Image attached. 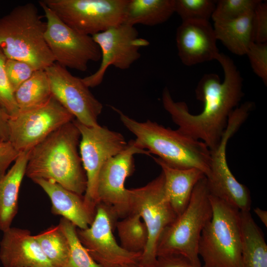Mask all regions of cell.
<instances>
[{
	"label": "cell",
	"instance_id": "13",
	"mask_svg": "<svg viewBox=\"0 0 267 267\" xmlns=\"http://www.w3.org/2000/svg\"><path fill=\"white\" fill-rule=\"evenodd\" d=\"M91 37L99 47L101 63L94 73L82 78L89 88L99 86L111 66L121 70L129 69L140 58V49L149 44L147 40L139 37L134 26L124 23Z\"/></svg>",
	"mask_w": 267,
	"mask_h": 267
},
{
	"label": "cell",
	"instance_id": "2",
	"mask_svg": "<svg viewBox=\"0 0 267 267\" xmlns=\"http://www.w3.org/2000/svg\"><path fill=\"white\" fill-rule=\"evenodd\" d=\"M73 120L29 151L25 175L32 180L53 181L82 195L87 188V177L78 152L81 134Z\"/></svg>",
	"mask_w": 267,
	"mask_h": 267
},
{
	"label": "cell",
	"instance_id": "37",
	"mask_svg": "<svg viewBox=\"0 0 267 267\" xmlns=\"http://www.w3.org/2000/svg\"><path fill=\"white\" fill-rule=\"evenodd\" d=\"M9 118L8 115L0 105V142L8 141V122Z\"/></svg>",
	"mask_w": 267,
	"mask_h": 267
},
{
	"label": "cell",
	"instance_id": "21",
	"mask_svg": "<svg viewBox=\"0 0 267 267\" xmlns=\"http://www.w3.org/2000/svg\"><path fill=\"white\" fill-rule=\"evenodd\" d=\"M29 151L20 153L14 164L0 176V229L4 231L11 226L18 210V196L25 175Z\"/></svg>",
	"mask_w": 267,
	"mask_h": 267
},
{
	"label": "cell",
	"instance_id": "18",
	"mask_svg": "<svg viewBox=\"0 0 267 267\" xmlns=\"http://www.w3.org/2000/svg\"><path fill=\"white\" fill-rule=\"evenodd\" d=\"M3 232L0 261L4 267H53L30 231L10 227Z\"/></svg>",
	"mask_w": 267,
	"mask_h": 267
},
{
	"label": "cell",
	"instance_id": "27",
	"mask_svg": "<svg viewBox=\"0 0 267 267\" xmlns=\"http://www.w3.org/2000/svg\"><path fill=\"white\" fill-rule=\"evenodd\" d=\"M120 240L121 246L126 250L142 253L148 239L146 225L140 216L130 213L115 224Z\"/></svg>",
	"mask_w": 267,
	"mask_h": 267
},
{
	"label": "cell",
	"instance_id": "12",
	"mask_svg": "<svg viewBox=\"0 0 267 267\" xmlns=\"http://www.w3.org/2000/svg\"><path fill=\"white\" fill-rule=\"evenodd\" d=\"M74 119L73 116L52 95L45 104L9 118L8 141L18 152L29 151Z\"/></svg>",
	"mask_w": 267,
	"mask_h": 267
},
{
	"label": "cell",
	"instance_id": "25",
	"mask_svg": "<svg viewBox=\"0 0 267 267\" xmlns=\"http://www.w3.org/2000/svg\"><path fill=\"white\" fill-rule=\"evenodd\" d=\"M50 84L45 70H36L14 91L19 112L40 107L51 98Z\"/></svg>",
	"mask_w": 267,
	"mask_h": 267
},
{
	"label": "cell",
	"instance_id": "32",
	"mask_svg": "<svg viewBox=\"0 0 267 267\" xmlns=\"http://www.w3.org/2000/svg\"><path fill=\"white\" fill-rule=\"evenodd\" d=\"M5 66L7 76L14 92L36 71L30 64L13 59L7 58Z\"/></svg>",
	"mask_w": 267,
	"mask_h": 267
},
{
	"label": "cell",
	"instance_id": "16",
	"mask_svg": "<svg viewBox=\"0 0 267 267\" xmlns=\"http://www.w3.org/2000/svg\"><path fill=\"white\" fill-rule=\"evenodd\" d=\"M114 217L101 203L97 205L88 228H77L78 238L89 253L103 267H114L138 259L142 253L128 251L119 245L112 232Z\"/></svg>",
	"mask_w": 267,
	"mask_h": 267
},
{
	"label": "cell",
	"instance_id": "7",
	"mask_svg": "<svg viewBox=\"0 0 267 267\" xmlns=\"http://www.w3.org/2000/svg\"><path fill=\"white\" fill-rule=\"evenodd\" d=\"M128 194L129 214H138L148 233L147 243L139 260L144 264L155 266L160 235L178 217L166 194L163 173L143 186L128 189Z\"/></svg>",
	"mask_w": 267,
	"mask_h": 267
},
{
	"label": "cell",
	"instance_id": "10",
	"mask_svg": "<svg viewBox=\"0 0 267 267\" xmlns=\"http://www.w3.org/2000/svg\"><path fill=\"white\" fill-rule=\"evenodd\" d=\"M64 23L92 36L123 22L129 0H42Z\"/></svg>",
	"mask_w": 267,
	"mask_h": 267
},
{
	"label": "cell",
	"instance_id": "11",
	"mask_svg": "<svg viewBox=\"0 0 267 267\" xmlns=\"http://www.w3.org/2000/svg\"><path fill=\"white\" fill-rule=\"evenodd\" d=\"M46 19V44L56 63L65 68L86 71L90 61L101 59L99 46L91 36L79 33L64 23L41 0Z\"/></svg>",
	"mask_w": 267,
	"mask_h": 267
},
{
	"label": "cell",
	"instance_id": "20",
	"mask_svg": "<svg viewBox=\"0 0 267 267\" xmlns=\"http://www.w3.org/2000/svg\"><path fill=\"white\" fill-rule=\"evenodd\" d=\"M153 159L162 169L166 195L178 216L187 206L194 186L205 175L196 168H176L158 158L153 157Z\"/></svg>",
	"mask_w": 267,
	"mask_h": 267
},
{
	"label": "cell",
	"instance_id": "4",
	"mask_svg": "<svg viewBox=\"0 0 267 267\" xmlns=\"http://www.w3.org/2000/svg\"><path fill=\"white\" fill-rule=\"evenodd\" d=\"M46 27L34 3L17 5L0 18V48L7 58L44 70L55 63L45 39Z\"/></svg>",
	"mask_w": 267,
	"mask_h": 267
},
{
	"label": "cell",
	"instance_id": "28",
	"mask_svg": "<svg viewBox=\"0 0 267 267\" xmlns=\"http://www.w3.org/2000/svg\"><path fill=\"white\" fill-rule=\"evenodd\" d=\"M59 225L66 235L70 245L67 267H103L94 260L81 243L75 225L63 218L60 219Z\"/></svg>",
	"mask_w": 267,
	"mask_h": 267
},
{
	"label": "cell",
	"instance_id": "26",
	"mask_svg": "<svg viewBox=\"0 0 267 267\" xmlns=\"http://www.w3.org/2000/svg\"><path fill=\"white\" fill-rule=\"evenodd\" d=\"M35 236L53 267H67L70 245L59 224L50 226Z\"/></svg>",
	"mask_w": 267,
	"mask_h": 267
},
{
	"label": "cell",
	"instance_id": "29",
	"mask_svg": "<svg viewBox=\"0 0 267 267\" xmlns=\"http://www.w3.org/2000/svg\"><path fill=\"white\" fill-rule=\"evenodd\" d=\"M217 1L213 0H175V11L182 21L194 20L209 21Z\"/></svg>",
	"mask_w": 267,
	"mask_h": 267
},
{
	"label": "cell",
	"instance_id": "38",
	"mask_svg": "<svg viewBox=\"0 0 267 267\" xmlns=\"http://www.w3.org/2000/svg\"><path fill=\"white\" fill-rule=\"evenodd\" d=\"M139 258L140 257L136 260L118 265L114 267H156V265L152 266L143 264L140 261Z\"/></svg>",
	"mask_w": 267,
	"mask_h": 267
},
{
	"label": "cell",
	"instance_id": "31",
	"mask_svg": "<svg viewBox=\"0 0 267 267\" xmlns=\"http://www.w3.org/2000/svg\"><path fill=\"white\" fill-rule=\"evenodd\" d=\"M6 59L0 48V105L11 118L18 114L19 109L5 70Z\"/></svg>",
	"mask_w": 267,
	"mask_h": 267
},
{
	"label": "cell",
	"instance_id": "23",
	"mask_svg": "<svg viewBox=\"0 0 267 267\" xmlns=\"http://www.w3.org/2000/svg\"><path fill=\"white\" fill-rule=\"evenodd\" d=\"M175 0H129L123 23L154 26L167 21L175 11Z\"/></svg>",
	"mask_w": 267,
	"mask_h": 267
},
{
	"label": "cell",
	"instance_id": "30",
	"mask_svg": "<svg viewBox=\"0 0 267 267\" xmlns=\"http://www.w3.org/2000/svg\"><path fill=\"white\" fill-rule=\"evenodd\" d=\"M261 0H219L211 18L214 21L233 19L254 11Z\"/></svg>",
	"mask_w": 267,
	"mask_h": 267
},
{
	"label": "cell",
	"instance_id": "5",
	"mask_svg": "<svg viewBox=\"0 0 267 267\" xmlns=\"http://www.w3.org/2000/svg\"><path fill=\"white\" fill-rule=\"evenodd\" d=\"M210 221L200 236L198 253L205 267H242L240 211L210 194Z\"/></svg>",
	"mask_w": 267,
	"mask_h": 267
},
{
	"label": "cell",
	"instance_id": "39",
	"mask_svg": "<svg viewBox=\"0 0 267 267\" xmlns=\"http://www.w3.org/2000/svg\"><path fill=\"white\" fill-rule=\"evenodd\" d=\"M255 213L260 219L261 222L267 227V212L259 207L254 209Z\"/></svg>",
	"mask_w": 267,
	"mask_h": 267
},
{
	"label": "cell",
	"instance_id": "15",
	"mask_svg": "<svg viewBox=\"0 0 267 267\" xmlns=\"http://www.w3.org/2000/svg\"><path fill=\"white\" fill-rule=\"evenodd\" d=\"M52 96L75 119L89 127L98 125L103 105L93 95L82 78L73 75L56 63L46 68Z\"/></svg>",
	"mask_w": 267,
	"mask_h": 267
},
{
	"label": "cell",
	"instance_id": "8",
	"mask_svg": "<svg viewBox=\"0 0 267 267\" xmlns=\"http://www.w3.org/2000/svg\"><path fill=\"white\" fill-rule=\"evenodd\" d=\"M73 122L81 134L80 155L87 177L84 200L89 211L95 215L99 204L97 184L100 170L110 158L124 150L128 142L121 134L106 127L87 126L75 119Z\"/></svg>",
	"mask_w": 267,
	"mask_h": 267
},
{
	"label": "cell",
	"instance_id": "9",
	"mask_svg": "<svg viewBox=\"0 0 267 267\" xmlns=\"http://www.w3.org/2000/svg\"><path fill=\"white\" fill-rule=\"evenodd\" d=\"M249 115L248 109L240 106L231 113L226 128L218 146L211 151L210 172L206 176L209 193L240 211H250L251 198L249 189L239 182L228 167L226 150L229 139Z\"/></svg>",
	"mask_w": 267,
	"mask_h": 267
},
{
	"label": "cell",
	"instance_id": "35",
	"mask_svg": "<svg viewBox=\"0 0 267 267\" xmlns=\"http://www.w3.org/2000/svg\"><path fill=\"white\" fill-rule=\"evenodd\" d=\"M20 153L9 141L0 142V176L6 172L10 164L16 160Z\"/></svg>",
	"mask_w": 267,
	"mask_h": 267
},
{
	"label": "cell",
	"instance_id": "24",
	"mask_svg": "<svg viewBox=\"0 0 267 267\" xmlns=\"http://www.w3.org/2000/svg\"><path fill=\"white\" fill-rule=\"evenodd\" d=\"M242 267H267V245L250 211H240Z\"/></svg>",
	"mask_w": 267,
	"mask_h": 267
},
{
	"label": "cell",
	"instance_id": "3",
	"mask_svg": "<svg viewBox=\"0 0 267 267\" xmlns=\"http://www.w3.org/2000/svg\"><path fill=\"white\" fill-rule=\"evenodd\" d=\"M123 125L136 137L137 146L148 151L169 166L178 169L196 168L207 176L210 172L211 151L201 141L178 129L165 128L155 122H139L113 106Z\"/></svg>",
	"mask_w": 267,
	"mask_h": 267
},
{
	"label": "cell",
	"instance_id": "33",
	"mask_svg": "<svg viewBox=\"0 0 267 267\" xmlns=\"http://www.w3.org/2000/svg\"><path fill=\"white\" fill-rule=\"evenodd\" d=\"M248 56L254 72L267 85V43L252 42L249 45Z\"/></svg>",
	"mask_w": 267,
	"mask_h": 267
},
{
	"label": "cell",
	"instance_id": "14",
	"mask_svg": "<svg viewBox=\"0 0 267 267\" xmlns=\"http://www.w3.org/2000/svg\"><path fill=\"white\" fill-rule=\"evenodd\" d=\"M149 152L138 147L134 140L128 142L126 148L110 158L101 167L98 178L97 196L98 203L105 206L115 219L129 214L128 189L125 183L134 172V155Z\"/></svg>",
	"mask_w": 267,
	"mask_h": 267
},
{
	"label": "cell",
	"instance_id": "19",
	"mask_svg": "<svg viewBox=\"0 0 267 267\" xmlns=\"http://www.w3.org/2000/svg\"><path fill=\"white\" fill-rule=\"evenodd\" d=\"M32 180L49 197L52 204V214L61 216L79 229H86L91 224L94 216L87 208L84 196L69 190L50 180L35 178Z\"/></svg>",
	"mask_w": 267,
	"mask_h": 267
},
{
	"label": "cell",
	"instance_id": "36",
	"mask_svg": "<svg viewBox=\"0 0 267 267\" xmlns=\"http://www.w3.org/2000/svg\"><path fill=\"white\" fill-rule=\"evenodd\" d=\"M156 267H205L196 265L180 255H169L157 257Z\"/></svg>",
	"mask_w": 267,
	"mask_h": 267
},
{
	"label": "cell",
	"instance_id": "1",
	"mask_svg": "<svg viewBox=\"0 0 267 267\" xmlns=\"http://www.w3.org/2000/svg\"><path fill=\"white\" fill-rule=\"evenodd\" d=\"M216 60L222 67L224 80L215 73L204 74L195 89L198 100L204 103L202 111L192 114L183 101H175L165 88L162 103L173 121L183 134L204 142L210 151L219 145L226 128L229 117L243 96V79L233 61L219 53Z\"/></svg>",
	"mask_w": 267,
	"mask_h": 267
},
{
	"label": "cell",
	"instance_id": "17",
	"mask_svg": "<svg viewBox=\"0 0 267 267\" xmlns=\"http://www.w3.org/2000/svg\"><path fill=\"white\" fill-rule=\"evenodd\" d=\"M213 26L209 21H182L176 33L178 55L186 66L216 60L220 53Z\"/></svg>",
	"mask_w": 267,
	"mask_h": 267
},
{
	"label": "cell",
	"instance_id": "6",
	"mask_svg": "<svg viewBox=\"0 0 267 267\" xmlns=\"http://www.w3.org/2000/svg\"><path fill=\"white\" fill-rule=\"evenodd\" d=\"M209 195L205 176L194 186L183 212L160 235L157 257L180 255L196 265H202L198 246L202 231L212 216Z\"/></svg>",
	"mask_w": 267,
	"mask_h": 267
},
{
	"label": "cell",
	"instance_id": "34",
	"mask_svg": "<svg viewBox=\"0 0 267 267\" xmlns=\"http://www.w3.org/2000/svg\"><path fill=\"white\" fill-rule=\"evenodd\" d=\"M253 41L256 43L267 42V2L262 0L254 11Z\"/></svg>",
	"mask_w": 267,
	"mask_h": 267
},
{
	"label": "cell",
	"instance_id": "22",
	"mask_svg": "<svg viewBox=\"0 0 267 267\" xmlns=\"http://www.w3.org/2000/svg\"><path fill=\"white\" fill-rule=\"evenodd\" d=\"M254 11L233 19L214 21L213 29L217 40H219L232 53L246 54L253 41Z\"/></svg>",
	"mask_w": 267,
	"mask_h": 267
}]
</instances>
